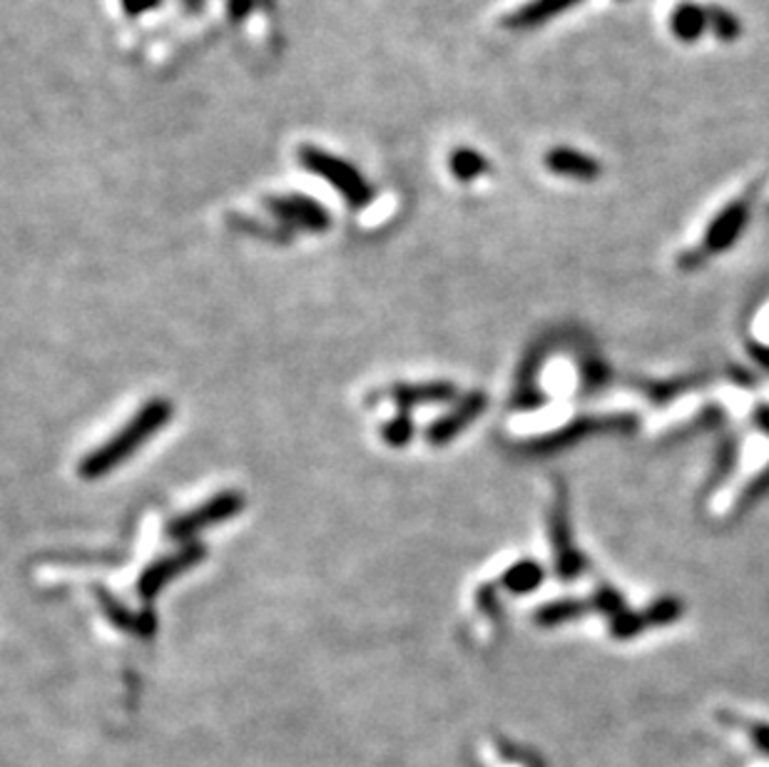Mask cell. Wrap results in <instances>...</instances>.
I'll list each match as a JSON object with an SVG mask.
<instances>
[{"instance_id": "obj_1", "label": "cell", "mask_w": 769, "mask_h": 767, "mask_svg": "<svg viewBox=\"0 0 769 767\" xmlns=\"http://www.w3.org/2000/svg\"><path fill=\"white\" fill-rule=\"evenodd\" d=\"M170 414L172 409L168 402L162 400L150 402L128 426H125L122 432L115 434L110 441L87 456L81 466V473L85 476V479H97V476H105L107 471H113L115 466L128 459V456L138 449L142 441H148L154 432H160L164 422L170 419Z\"/></svg>"}, {"instance_id": "obj_2", "label": "cell", "mask_w": 769, "mask_h": 767, "mask_svg": "<svg viewBox=\"0 0 769 767\" xmlns=\"http://www.w3.org/2000/svg\"><path fill=\"white\" fill-rule=\"evenodd\" d=\"M297 158L301 168L327 180L352 207H364L374 198L372 184L359 172L352 162H346L337 155L317 148V145H301Z\"/></svg>"}, {"instance_id": "obj_3", "label": "cell", "mask_w": 769, "mask_h": 767, "mask_svg": "<svg viewBox=\"0 0 769 767\" xmlns=\"http://www.w3.org/2000/svg\"><path fill=\"white\" fill-rule=\"evenodd\" d=\"M267 207L275 212L279 220L291 222L311 232H324L332 225L329 212L307 195H277L267 200Z\"/></svg>"}, {"instance_id": "obj_4", "label": "cell", "mask_w": 769, "mask_h": 767, "mask_svg": "<svg viewBox=\"0 0 769 767\" xmlns=\"http://www.w3.org/2000/svg\"><path fill=\"white\" fill-rule=\"evenodd\" d=\"M749 205L747 202H733L719 215L709 222L705 232V249L707 252H725L735 245L747 227Z\"/></svg>"}, {"instance_id": "obj_5", "label": "cell", "mask_w": 769, "mask_h": 767, "mask_svg": "<svg viewBox=\"0 0 769 767\" xmlns=\"http://www.w3.org/2000/svg\"><path fill=\"white\" fill-rule=\"evenodd\" d=\"M237 509H239V499L235 497V493H222V497L212 499L210 503H204L202 509L192 511V513H188V516L174 521L170 526V533L174 539H188L190 533H194L197 529H204L207 523L229 519Z\"/></svg>"}, {"instance_id": "obj_6", "label": "cell", "mask_w": 769, "mask_h": 767, "mask_svg": "<svg viewBox=\"0 0 769 767\" xmlns=\"http://www.w3.org/2000/svg\"><path fill=\"white\" fill-rule=\"evenodd\" d=\"M545 168H548L553 174H560V178L580 180V182L598 180L602 172L600 162L596 158L570 148H553L548 155H545Z\"/></svg>"}, {"instance_id": "obj_7", "label": "cell", "mask_w": 769, "mask_h": 767, "mask_svg": "<svg viewBox=\"0 0 769 767\" xmlns=\"http://www.w3.org/2000/svg\"><path fill=\"white\" fill-rule=\"evenodd\" d=\"M576 3H580V0H528V3L521 6L519 11H513L509 18H505V25L528 31V28H535L545 21H551V18L566 13L568 8Z\"/></svg>"}, {"instance_id": "obj_8", "label": "cell", "mask_w": 769, "mask_h": 767, "mask_svg": "<svg viewBox=\"0 0 769 767\" xmlns=\"http://www.w3.org/2000/svg\"><path fill=\"white\" fill-rule=\"evenodd\" d=\"M709 28L707 11L697 3H680L670 13V31L683 43H695L697 38H703Z\"/></svg>"}, {"instance_id": "obj_9", "label": "cell", "mask_w": 769, "mask_h": 767, "mask_svg": "<svg viewBox=\"0 0 769 767\" xmlns=\"http://www.w3.org/2000/svg\"><path fill=\"white\" fill-rule=\"evenodd\" d=\"M489 168H491L489 160L471 148H456L449 158V170L453 178L461 182H471L476 178H481V174L489 172Z\"/></svg>"}, {"instance_id": "obj_10", "label": "cell", "mask_w": 769, "mask_h": 767, "mask_svg": "<svg viewBox=\"0 0 769 767\" xmlns=\"http://www.w3.org/2000/svg\"><path fill=\"white\" fill-rule=\"evenodd\" d=\"M194 558H197V551H194V548L188 551V553H180V556L164 558L162 563H158V566L145 573L140 590H142L145 596H152L154 590H158V588L164 584V580L172 578L174 573H180V571L184 568V563H190V561H194Z\"/></svg>"}, {"instance_id": "obj_11", "label": "cell", "mask_w": 769, "mask_h": 767, "mask_svg": "<svg viewBox=\"0 0 769 767\" xmlns=\"http://www.w3.org/2000/svg\"><path fill=\"white\" fill-rule=\"evenodd\" d=\"M541 580H543V568L533 561L515 563V566L503 576L505 588L513 590V594H528V590L538 586Z\"/></svg>"}, {"instance_id": "obj_12", "label": "cell", "mask_w": 769, "mask_h": 767, "mask_svg": "<svg viewBox=\"0 0 769 767\" xmlns=\"http://www.w3.org/2000/svg\"><path fill=\"white\" fill-rule=\"evenodd\" d=\"M481 406H483V400L481 396H471L469 402H466L459 412L451 414L449 419H444L441 424H436L434 429H431V439H438V441H446V439H451V436L461 429V426L473 419L476 414L481 412Z\"/></svg>"}, {"instance_id": "obj_13", "label": "cell", "mask_w": 769, "mask_h": 767, "mask_svg": "<svg viewBox=\"0 0 769 767\" xmlns=\"http://www.w3.org/2000/svg\"><path fill=\"white\" fill-rule=\"evenodd\" d=\"M707 21H709V31H713L719 41H735L743 33V28H739V18L735 13L725 11V8H707Z\"/></svg>"}, {"instance_id": "obj_14", "label": "cell", "mask_w": 769, "mask_h": 767, "mask_svg": "<svg viewBox=\"0 0 769 767\" xmlns=\"http://www.w3.org/2000/svg\"><path fill=\"white\" fill-rule=\"evenodd\" d=\"M642 616H645L648 626H667L683 616V604H680V600H675V598L658 600V604H652Z\"/></svg>"}, {"instance_id": "obj_15", "label": "cell", "mask_w": 769, "mask_h": 767, "mask_svg": "<svg viewBox=\"0 0 769 767\" xmlns=\"http://www.w3.org/2000/svg\"><path fill=\"white\" fill-rule=\"evenodd\" d=\"M583 606L586 604H578V600H560V604H551L548 608H543L535 618H538L543 626H556L563 624V620L580 616L583 610H586Z\"/></svg>"}, {"instance_id": "obj_16", "label": "cell", "mask_w": 769, "mask_h": 767, "mask_svg": "<svg viewBox=\"0 0 769 767\" xmlns=\"http://www.w3.org/2000/svg\"><path fill=\"white\" fill-rule=\"evenodd\" d=\"M645 616L630 614V610H622L620 616L612 618V636L616 638H632L636 633H640L642 628H645Z\"/></svg>"}, {"instance_id": "obj_17", "label": "cell", "mask_w": 769, "mask_h": 767, "mask_svg": "<svg viewBox=\"0 0 769 767\" xmlns=\"http://www.w3.org/2000/svg\"><path fill=\"white\" fill-rule=\"evenodd\" d=\"M596 608H600L602 614H608L610 618H616V616L622 614V610H626V604H622V598H620L618 590L600 588L598 594H596Z\"/></svg>"}, {"instance_id": "obj_18", "label": "cell", "mask_w": 769, "mask_h": 767, "mask_svg": "<svg viewBox=\"0 0 769 767\" xmlns=\"http://www.w3.org/2000/svg\"><path fill=\"white\" fill-rule=\"evenodd\" d=\"M120 3H122L125 15L140 18V15H145V13L158 11V6L162 3V0H120Z\"/></svg>"}, {"instance_id": "obj_19", "label": "cell", "mask_w": 769, "mask_h": 767, "mask_svg": "<svg viewBox=\"0 0 769 767\" xmlns=\"http://www.w3.org/2000/svg\"><path fill=\"white\" fill-rule=\"evenodd\" d=\"M252 8H255V0H227V15L235 23L245 21V18L252 13Z\"/></svg>"}, {"instance_id": "obj_20", "label": "cell", "mask_w": 769, "mask_h": 767, "mask_svg": "<svg viewBox=\"0 0 769 767\" xmlns=\"http://www.w3.org/2000/svg\"><path fill=\"white\" fill-rule=\"evenodd\" d=\"M749 735H752V741H755V745L759 747V750L769 755V725L767 723H755L752 727H749Z\"/></svg>"}, {"instance_id": "obj_21", "label": "cell", "mask_w": 769, "mask_h": 767, "mask_svg": "<svg viewBox=\"0 0 769 767\" xmlns=\"http://www.w3.org/2000/svg\"><path fill=\"white\" fill-rule=\"evenodd\" d=\"M755 416H757V422L762 424V429L769 432V409H767V406H762V409H757Z\"/></svg>"}]
</instances>
